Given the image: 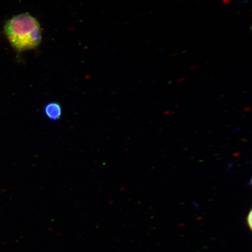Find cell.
<instances>
[{"mask_svg": "<svg viewBox=\"0 0 252 252\" xmlns=\"http://www.w3.org/2000/svg\"><path fill=\"white\" fill-rule=\"evenodd\" d=\"M4 33L16 51L22 52L36 48L42 40V30L35 18L22 14L9 19L4 25Z\"/></svg>", "mask_w": 252, "mask_h": 252, "instance_id": "6da1fadb", "label": "cell"}, {"mask_svg": "<svg viewBox=\"0 0 252 252\" xmlns=\"http://www.w3.org/2000/svg\"><path fill=\"white\" fill-rule=\"evenodd\" d=\"M43 110L47 117L52 121H58L62 116V107L58 102H52L47 103L44 106Z\"/></svg>", "mask_w": 252, "mask_h": 252, "instance_id": "7a4b0ae2", "label": "cell"}, {"mask_svg": "<svg viewBox=\"0 0 252 252\" xmlns=\"http://www.w3.org/2000/svg\"><path fill=\"white\" fill-rule=\"evenodd\" d=\"M252 211H250V213L248 214V215L247 216V224L249 226V228H250V229L251 230L252 229Z\"/></svg>", "mask_w": 252, "mask_h": 252, "instance_id": "3957f363", "label": "cell"}]
</instances>
